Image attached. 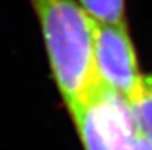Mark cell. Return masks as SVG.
Listing matches in <instances>:
<instances>
[{"label": "cell", "mask_w": 152, "mask_h": 150, "mask_svg": "<svg viewBox=\"0 0 152 150\" xmlns=\"http://www.w3.org/2000/svg\"><path fill=\"white\" fill-rule=\"evenodd\" d=\"M34 9L52 78L66 109L96 84L93 66L95 21L77 0H28Z\"/></svg>", "instance_id": "obj_1"}, {"label": "cell", "mask_w": 152, "mask_h": 150, "mask_svg": "<svg viewBox=\"0 0 152 150\" xmlns=\"http://www.w3.org/2000/svg\"><path fill=\"white\" fill-rule=\"evenodd\" d=\"M68 112L84 150H134L133 112L117 91L98 83Z\"/></svg>", "instance_id": "obj_2"}, {"label": "cell", "mask_w": 152, "mask_h": 150, "mask_svg": "<svg viewBox=\"0 0 152 150\" xmlns=\"http://www.w3.org/2000/svg\"><path fill=\"white\" fill-rule=\"evenodd\" d=\"M93 66L96 81L132 103L137 96L143 75L127 24H98L93 28Z\"/></svg>", "instance_id": "obj_3"}, {"label": "cell", "mask_w": 152, "mask_h": 150, "mask_svg": "<svg viewBox=\"0 0 152 150\" xmlns=\"http://www.w3.org/2000/svg\"><path fill=\"white\" fill-rule=\"evenodd\" d=\"M130 107L137 131L152 138V74L143 75L140 90Z\"/></svg>", "instance_id": "obj_4"}, {"label": "cell", "mask_w": 152, "mask_h": 150, "mask_svg": "<svg viewBox=\"0 0 152 150\" xmlns=\"http://www.w3.org/2000/svg\"><path fill=\"white\" fill-rule=\"evenodd\" d=\"M78 3L98 24L126 22V0H78Z\"/></svg>", "instance_id": "obj_5"}, {"label": "cell", "mask_w": 152, "mask_h": 150, "mask_svg": "<svg viewBox=\"0 0 152 150\" xmlns=\"http://www.w3.org/2000/svg\"><path fill=\"white\" fill-rule=\"evenodd\" d=\"M134 150H152V138L137 131L136 143H134Z\"/></svg>", "instance_id": "obj_6"}]
</instances>
